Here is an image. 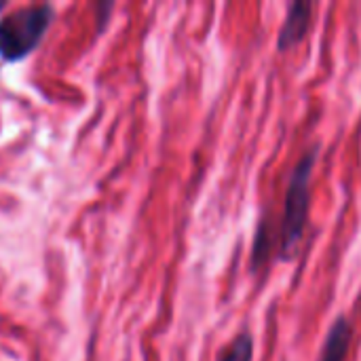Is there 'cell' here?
<instances>
[{"label":"cell","instance_id":"cell-1","mask_svg":"<svg viewBox=\"0 0 361 361\" xmlns=\"http://www.w3.org/2000/svg\"><path fill=\"white\" fill-rule=\"evenodd\" d=\"M317 159H319V146H313L300 157V161L292 169L288 190H286V201H283V220L279 228V258L281 260H292L302 241L307 220H309L311 176H313Z\"/></svg>","mask_w":361,"mask_h":361},{"label":"cell","instance_id":"cell-2","mask_svg":"<svg viewBox=\"0 0 361 361\" xmlns=\"http://www.w3.org/2000/svg\"><path fill=\"white\" fill-rule=\"evenodd\" d=\"M55 8L51 4H36L19 8L0 19V57L4 61H21L44 38Z\"/></svg>","mask_w":361,"mask_h":361},{"label":"cell","instance_id":"cell-3","mask_svg":"<svg viewBox=\"0 0 361 361\" xmlns=\"http://www.w3.org/2000/svg\"><path fill=\"white\" fill-rule=\"evenodd\" d=\"M315 8H317V4L307 2V0H296L288 6L286 21H283L279 36H277V49L279 51H288L307 38V34L313 25Z\"/></svg>","mask_w":361,"mask_h":361},{"label":"cell","instance_id":"cell-4","mask_svg":"<svg viewBox=\"0 0 361 361\" xmlns=\"http://www.w3.org/2000/svg\"><path fill=\"white\" fill-rule=\"evenodd\" d=\"M351 341H353V326L347 317L341 315L326 334L319 361H345L351 349Z\"/></svg>","mask_w":361,"mask_h":361},{"label":"cell","instance_id":"cell-5","mask_svg":"<svg viewBox=\"0 0 361 361\" xmlns=\"http://www.w3.org/2000/svg\"><path fill=\"white\" fill-rule=\"evenodd\" d=\"M275 235H271V222L269 218H262L260 224H258V231H256V239H254V247H252V269L254 273L267 264V260L271 258V252H273V239Z\"/></svg>","mask_w":361,"mask_h":361},{"label":"cell","instance_id":"cell-6","mask_svg":"<svg viewBox=\"0 0 361 361\" xmlns=\"http://www.w3.org/2000/svg\"><path fill=\"white\" fill-rule=\"evenodd\" d=\"M218 361H254V336L243 330L235 341L220 353Z\"/></svg>","mask_w":361,"mask_h":361},{"label":"cell","instance_id":"cell-7","mask_svg":"<svg viewBox=\"0 0 361 361\" xmlns=\"http://www.w3.org/2000/svg\"><path fill=\"white\" fill-rule=\"evenodd\" d=\"M0 8H4V2H0Z\"/></svg>","mask_w":361,"mask_h":361}]
</instances>
